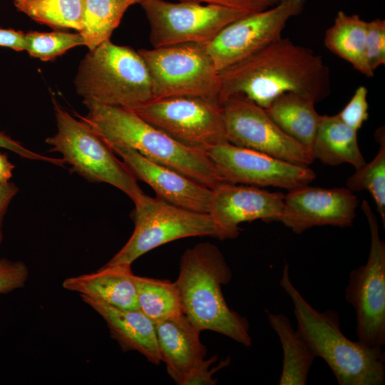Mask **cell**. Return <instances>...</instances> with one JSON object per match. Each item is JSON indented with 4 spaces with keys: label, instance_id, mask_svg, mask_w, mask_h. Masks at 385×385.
<instances>
[{
    "label": "cell",
    "instance_id": "cell-6",
    "mask_svg": "<svg viewBox=\"0 0 385 385\" xmlns=\"http://www.w3.org/2000/svg\"><path fill=\"white\" fill-rule=\"evenodd\" d=\"M57 132L45 142L60 153L71 170L90 182L105 183L126 194L133 202L145 193L137 179L111 147L81 119L53 102Z\"/></svg>",
    "mask_w": 385,
    "mask_h": 385
},
{
    "label": "cell",
    "instance_id": "cell-38",
    "mask_svg": "<svg viewBox=\"0 0 385 385\" xmlns=\"http://www.w3.org/2000/svg\"><path fill=\"white\" fill-rule=\"evenodd\" d=\"M14 165L5 154L0 153V183H7L12 177Z\"/></svg>",
    "mask_w": 385,
    "mask_h": 385
},
{
    "label": "cell",
    "instance_id": "cell-28",
    "mask_svg": "<svg viewBox=\"0 0 385 385\" xmlns=\"http://www.w3.org/2000/svg\"><path fill=\"white\" fill-rule=\"evenodd\" d=\"M384 129L376 133L379 150L374 159L356 169L346 181L347 188L354 191L366 190L371 195L381 220L385 225V136Z\"/></svg>",
    "mask_w": 385,
    "mask_h": 385
},
{
    "label": "cell",
    "instance_id": "cell-22",
    "mask_svg": "<svg viewBox=\"0 0 385 385\" xmlns=\"http://www.w3.org/2000/svg\"><path fill=\"white\" fill-rule=\"evenodd\" d=\"M270 327L277 334L283 351L280 385H305L317 358L302 332L295 329L283 314L267 311Z\"/></svg>",
    "mask_w": 385,
    "mask_h": 385
},
{
    "label": "cell",
    "instance_id": "cell-37",
    "mask_svg": "<svg viewBox=\"0 0 385 385\" xmlns=\"http://www.w3.org/2000/svg\"><path fill=\"white\" fill-rule=\"evenodd\" d=\"M0 46L17 51L25 50V33L0 28Z\"/></svg>",
    "mask_w": 385,
    "mask_h": 385
},
{
    "label": "cell",
    "instance_id": "cell-8",
    "mask_svg": "<svg viewBox=\"0 0 385 385\" xmlns=\"http://www.w3.org/2000/svg\"><path fill=\"white\" fill-rule=\"evenodd\" d=\"M134 205L133 234L106 265H131L146 252L179 239L215 237L209 213L189 210L145 194Z\"/></svg>",
    "mask_w": 385,
    "mask_h": 385
},
{
    "label": "cell",
    "instance_id": "cell-33",
    "mask_svg": "<svg viewBox=\"0 0 385 385\" xmlns=\"http://www.w3.org/2000/svg\"><path fill=\"white\" fill-rule=\"evenodd\" d=\"M179 1H190L205 3L221 6L237 10L245 14H252L270 9L281 1V0H178Z\"/></svg>",
    "mask_w": 385,
    "mask_h": 385
},
{
    "label": "cell",
    "instance_id": "cell-24",
    "mask_svg": "<svg viewBox=\"0 0 385 385\" xmlns=\"http://www.w3.org/2000/svg\"><path fill=\"white\" fill-rule=\"evenodd\" d=\"M367 21L358 14L339 11L324 34V43L336 56L349 63L354 69L371 78L374 71L368 64L365 53Z\"/></svg>",
    "mask_w": 385,
    "mask_h": 385
},
{
    "label": "cell",
    "instance_id": "cell-17",
    "mask_svg": "<svg viewBox=\"0 0 385 385\" xmlns=\"http://www.w3.org/2000/svg\"><path fill=\"white\" fill-rule=\"evenodd\" d=\"M138 180L150 185L157 197L174 205L209 213L212 189L181 173L147 158L125 146L111 148Z\"/></svg>",
    "mask_w": 385,
    "mask_h": 385
},
{
    "label": "cell",
    "instance_id": "cell-36",
    "mask_svg": "<svg viewBox=\"0 0 385 385\" xmlns=\"http://www.w3.org/2000/svg\"><path fill=\"white\" fill-rule=\"evenodd\" d=\"M18 191V187L11 182L0 183V245L4 238V219L11 200Z\"/></svg>",
    "mask_w": 385,
    "mask_h": 385
},
{
    "label": "cell",
    "instance_id": "cell-3",
    "mask_svg": "<svg viewBox=\"0 0 385 385\" xmlns=\"http://www.w3.org/2000/svg\"><path fill=\"white\" fill-rule=\"evenodd\" d=\"M232 277L220 249L205 242L183 252L175 282L183 314L199 332L212 331L249 348L252 345L250 324L227 305L222 291Z\"/></svg>",
    "mask_w": 385,
    "mask_h": 385
},
{
    "label": "cell",
    "instance_id": "cell-27",
    "mask_svg": "<svg viewBox=\"0 0 385 385\" xmlns=\"http://www.w3.org/2000/svg\"><path fill=\"white\" fill-rule=\"evenodd\" d=\"M85 0H14L21 12L53 29H81Z\"/></svg>",
    "mask_w": 385,
    "mask_h": 385
},
{
    "label": "cell",
    "instance_id": "cell-30",
    "mask_svg": "<svg viewBox=\"0 0 385 385\" xmlns=\"http://www.w3.org/2000/svg\"><path fill=\"white\" fill-rule=\"evenodd\" d=\"M366 58L374 71L385 64V21L376 19L367 21L365 38Z\"/></svg>",
    "mask_w": 385,
    "mask_h": 385
},
{
    "label": "cell",
    "instance_id": "cell-11",
    "mask_svg": "<svg viewBox=\"0 0 385 385\" xmlns=\"http://www.w3.org/2000/svg\"><path fill=\"white\" fill-rule=\"evenodd\" d=\"M132 111L188 145L206 150L227 141L217 101L190 96L153 98Z\"/></svg>",
    "mask_w": 385,
    "mask_h": 385
},
{
    "label": "cell",
    "instance_id": "cell-32",
    "mask_svg": "<svg viewBox=\"0 0 385 385\" xmlns=\"http://www.w3.org/2000/svg\"><path fill=\"white\" fill-rule=\"evenodd\" d=\"M29 268L22 261L0 259V294H6L25 286Z\"/></svg>",
    "mask_w": 385,
    "mask_h": 385
},
{
    "label": "cell",
    "instance_id": "cell-10",
    "mask_svg": "<svg viewBox=\"0 0 385 385\" xmlns=\"http://www.w3.org/2000/svg\"><path fill=\"white\" fill-rule=\"evenodd\" d=\"M153 47L180 43H207L229 24L245 16L230 8L196 2L143 0Z\"/></svg>",
    "mask_w": 385,
    "mask_h": 385
},
{
    "label": "cell",
    "instance_id": "cell-35",
    "mask_svg": "<svg viewBox=\"0 0 385 385\" xmlns=\"http://www.w3.org/2000/svg\"><path fill=\"white\" fill-rule=\"evenodd\" d=\"M0 148L15 153L24 158L49 162L61 166L65 164L62 158H50L31 151L3 133H0Z\"/></svg>",
    "mask_w": 385,
    "mask_h": 385
},
{
    "label": "cell",
    "instance_id": "cell-2",
    "mask_svg": "<svg viewBox=\"0 0 385 385\" xmlns=\"http://www.w3.org/2000/svg\"><path fill=\"white\" fill-rule=\"evenodd\" d=\"M79 116L111 148L125 146L213 189L225 182L205 149L184 144L132 111L83 99Z\"/></svg>",
    "mask_w": 385,
    "mask_h": 385
},
{
    "label": "cell",
    "instance_id": "cell-15",
    "mask_svg": "<svg viewBox=\"0 0 385 385\" xmlns=\"http://www.w3.org/2000/svg\"><path fill=\"white\" fill-rule=\"evenodd\" d=\"M357 198L348 188H323L305 185L284 195L277 221L296 234L317 226L352 225Z\"/></svg>",
    "mask_w": 385,
    "mask_h": 385
},
{
    "label": "cell",
    "instance_id": "cell-7",
    "mask_svg": "<svg viewBox=\"0 0 385 385\" xmlns=\"http://www.w3.org/2000/svg\"><path fill=\"white\" fill-rule=\"evenodd\" d=\"M138 52L149 71L153 98L190 96L219 102L220 72L205 43H180Z\"/></svg>",
    "mask_w": 385,
    "mask_h": 385
},
{
    "label": "cell",
    "instance_id": "cell-13",
    "mask_svg": "<svg viewBox=\"0 0 385 385\" xmlns=\"http://www.w3.org/2000/svg\"><path fill=\"white\" fill-rule=\"evenodd\" d=\"M220 105L227 142L297 165L313 162L307 149L285 133L265 108L242 96H231Z\"/></svg>",
    "mask_w": 385,
    "mask_h": 385
},
{
    "label": "cell",
    "instance_id": "cell-4",
    "mask_svg": "<svg viewBox=\"0 0 385 385\" xmlns=\"http://www.w3.org/2000/svg\"><path fill=\"white\" fill-rule=\"evenodd\" d=\"M279 284L291 299L297 328L317 357L334 373L339 385H382L385 354L382 347H370L348 339L340 329L338 313L314 308L293 284L286 263Z\"/></svg>",
    "mask_w": 385,
    "mask_h": 385
},
{
    "label": "cell",
    "instance_id": "cell-19",
    "mask_svg": "<svg viewBox=\"0 0 385 385\" xmlns=\"http://www.w3.org/2000/svg\"><path fill=\"white\" fill-rule=\"evenodd\" d=\"M81 297L103 319L111 337L123 351H136L152 364H160L155 324L140 309H120L86 296Z\"/></svg>",
    "mask_w": 385,
    "mask_h": 385
},
{
    "label": "cell",
    "instance_id": "cell-5",
    "mask_svg": "<svg viewBox=\"0 0 385 385\" xmlns=\"http://www.w3.org/2000/svg\"><path fill=\"white\" fill-rule=\"evenodd\" d=\"M78 95L102 104L133 111L153 99L150 76L132 48L103 42L86 54L75 79Z\"/></svg>",
    "mask_w": 385,
    "mask_h": 385
},
{
    "label": "cell",
    "instance_id": "cell-26",
    "mask_svg": "<svg viewBox=\"0 0 385 385\" xmlns=\"http://www.w3.org/2000/svg\"><path fill=\"white\" fill-rule=\"evenodd\" d=\"M130 5L120 0H85L81 29L83 45L91 51L110 37Z\"/></svg>",
    "mask_w": 385,
    "mask_h": 385
},
{
    "label": "cell",
    "instance_id": "cell-1",
    "mask_svg": "<svg viewBox=\"0 0 385 385\" xmlns=\"http://www.w3.org/2000/svg\"><path fill=\"white\" fill-rule=\"evenodd\" d=\"M220 104L242 96L266 109L284 93H298L318 103L331 93L329 70L322 58L282 37L220 71Z\"/></svg>",
    "mask_w": 385,
    "mask_h": 385
},
{
    "label": "cell",
    "instance_id": "cell-16",
    "mask_svg": "<svg viewBox=\"0 0 385 385\" xmlns=\"http://www.w3.org/2000/svg\"><path fill=\"white\" fill-rule=\"evenodd\" d=\"M284 195L255 186L223 182L212 189L209 215L215 237L220 240L236 238L240 225L262 220L277 221L281 215Z\"/></svg>",
    "mask_w": 385,
    "mask_h": 385
},
{
    "label": "cell",
    "instance_id": "cell-12",
    "mask_svg": "<svg viewBox=\"0 0 385 385\" xmlns=\"http://www.w3.org/2000/svg\"><path fill=\"white\" fill-rule=\"evenodd\" d=\"M306 0H281L229 24L205 44L220 72L248 58L282 37L287 23L304 10Z\"/></svg>",
    "mask_w": 385,
    "mask_h": 385
},
{
    "label": "cell",
    "instance_id": "cell-39",
    "mask_svg": "<svg viewBox=\"0 0 385 385\" xmlns=\"http://www.w3.org/2000/svg\"><path fill=\"white\" fill-rule=\"evenodd\" d=\"M120 1H125V2H127L128 3L130 6L132 5H134V4H140V2L143 1V0H120Z\"/></svg>",
    "mask_w": 385,
    "mask_h": 385
},
{
    "label": "cell",
    "instance_id": "cell-29",
    "mask_svg": "<svg viewBox=\"0 0 385 385\" xmlns=\"http://www.w3.org/2000/svg\"><path fill=\"white\" fill-rule=\"evenodd\" d=\"M83 45L79 33L31 31L25 34V51L34 58L51 61L68 50Z\"/></svg>",
    "mask_w": 385,
    "mask_h": 385
},
{
    "label": "cell",
    "instance_id": "cell-18",
    "mask_svg": "<svg viewBox=\"0 0 385 385\" xmlns=\"http://www.w3.org/2000/svg\"><path fill=\"white\" fill-rule=\"evenodd\" d=\"M161 361L179 385L205 359L206 348L199 332L184 315L154 322Z\"/></svg>",
    "mask_w": 385,
    "mask_h": 385
},
{
    "label": "cell",
    "instance_id": "cell-25",
    "mask_svg": "<svg viewBox=\"0 0 385 385\" xmlns=\"http://www.w3.org/2000/svg\"><path fill=\"white\" fill-rule=\"evenodd\" d=\"M138 309L153 322L183 314L175 282L134 276Z\"/></svg>",
    "mask_w": 385,
    "mask_h": 385
},
{
    "label": "cell",
    "instance_id": "cell-14",
    "mask_svg": "<svg viewBox=\"0 0 385 385\" xmlns=\"http://www.w3.org/2000/svg\"><path fill=\"white\" fill-rule=\"evenodd\" d=\"M206 151L225 182L255 187L273 186L290 190L316 178L308 166L294 164L227 141Z\"/></svg>",
    "mask_w": 385,
    "mask_h": 385
},
{
    "label": "cell",
    "instance_id": "cell-20",
    "mask_svg": "<svg viewBox=\"0 0 385 385\" xmlns=\"http://www.w3.org/2000/svg\"><path fill=\"white\" fill-rule=\"evenodd\" d=\"M130 264L105 265L98 271L65 279L64 289L124 309H139Z\"/></svg>",
    "mask_w": 385,
    "mask_h": 385
},
{
    "label": "cell",
    "instance_id": "cell-31",
    "mask_svg": "<svg viewBox=\"0 0 385 385\" xmlns=\"http://www.w3.org/2000/svg\"><path fill=\"white\" fill-rule=\"evenodd\" d=\"M367 94L365 86H359L349 101L337 114L342 121L356 131L369 118Z\"/></svg>",
    "mask_w": 385,
    "mask_h": 385
},
{
    "label": "cell",
    "instance_id": "cell-21",
    "mask_svg": "<svg viewBox=\"0 0 385 385\" xmlns=\"http://www.w3.org/2000/svg\"><path fill=\"white\" fill-rule=\"evenodd\" d=\"M310 153L313 160L329 165L349 163L357 169L366 163L359 147L357 131L337 115H320Z\"/></svg>",
    "mask_w": 385,
    "mask_h": 385
},
{
    "label": "cell",
    "instance_id": "cell-34",
    "mask_svg": "<svg viewBox=\"0 0 385 385\" xmlns=\"http://www.w3.org/2000/svg\"><path fill=\"white\" fill-rule=\"evenodd\" d=\"M217 359L216 355L208 359H204L198 366L185 379L183 385H215L217 379H213V374L220 369L229 365L230 358L222 361L217 366L210 368Z\"/></svg>",
    "mask_w": 385,
    "mask_h": 385
},
{
    "label": "cell",
    "instance_id": "cell-9",
    "mask_svg": "<svg viewBox=\"0 0 385 385\" xmlns=\"http://www.w3.org/2000/svg\"><path fill=\"white\" fill-rule=\"evenodd\" d=\"M361 210L370 230L366 263L352 270L345 289L346 302L356 316L358 341L370 347L385 344V243L381 240L376 217L363 200Z\"/></svg>",
    "mask_w": 385,
    "mask_h": 385
},
{
    "label": "cell",
    "instance_id": "cell-23",
    "mask_svg": "<svg viewBox=\"0 0 385 385\" xmlns=\"http://www.w3.org/2000/svg\"><path fill=\"white\" fill-rule=\"evenodd\" d=\"M309 97L287 93L277 97L266 111L277 125L311 155L320 115Z\"/></svg>",
    "mask_w": 385,
    "mask_h": 385
}]
</instances>
